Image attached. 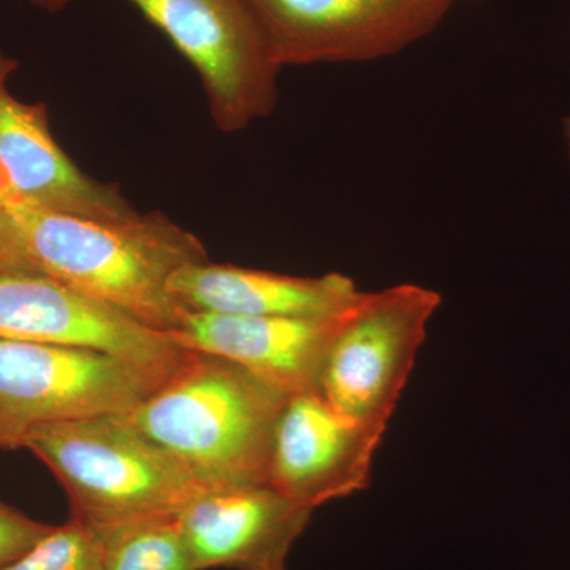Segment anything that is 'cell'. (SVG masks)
I'll return each instance as SVG.
<instances>
[{"label":"cell","instance_id":"9a60e30c","mask_svg":"<svg viewBox=\"0 0 570 570\" xmlns=\"http://www.w3.org/2000/svg\"><path fill=\"white\" fill-rule=\"evenodd\" d=\"M0 570H105L99 542L91 528L71 515L62 527L32 547L28 553Z\"/></svg>","mask_w":570,"mask_h":570},{"label":"cell","instance_id":"6da1fadb","mask_svg":"<svg viewBox=\"0 0 570 570\" xmlns=\"http://www.w3.org/2000/svg\"><path fill=\"white\" fill-rule=\"evenodd\" d=\"M0 204L45 276L159 332L181 325L184 313L168 283L184 266L208 262L193 232L160 213L100 219L51 212L26 204L2 184Z\"/></svg>","mask_w":570,"mask_h":570},{"label":"cell","instance_id":"ba28073f","mask_svg":"<svg viewBox=\"0 0 570 570\" xmlns=\"http://www.w3.org/2000/svg\"><path fill=\"white\" fill-rule=\"evenodd\" d=\"M0 337L104 352L159 387L193 354L170 333L48 276H0Z\"/></svg>","mask_w":570,"mask_h":570},{"label":"cell","instance_id":"277c9868","mask_svg":"<svg viewBox=\"0 0 570 570\" xmlns=\"http://www.w3.org/2000/svg\"><path fill=\"white\" fill-rule=\"evenodd\" d=\"M61 11L75 0H31ZM193 63L217 129L239 132L272 115L277 67L246 0H127Z\"/></svg>","mask_w":570,"mask_h":570},{"label":"cell","instance_id":"3957f363","mask_svg":"<svg viewBox=\"0 0 570 570\" xmlns=\"http://www.w3.org/2000/svg\"><path fill=\"white\" fill-rule=\"evenodd\" d=\"M59 480L88 524L178 515L200 489L190 472L124 414L45 423L22 441Z\"/></svg>","mask_w":570,"mask_h":570},{"label":"cell","instance_id":"5bb4252c","mask_svg":"<svg viewBox=\"0 0 570 570\" xmlns=\"http://www.w3.org/2000/svg\"><path fill=\"white\" fill-rule=\"evenodd\" d=\"M88 527L99 542L105 570H200L176 515Z\"/></svg>","mask_w":570,"mask_h":570},{"label":"cell","instance_id":"9c48e42d","mask_svg":"<svg viewBox=\"0 0 570 570\" xmlns=\"http://www.w3.org/2000/svg\"><path fill=\"white\" fill-rule=\"evenodd\" d=\"M385 431L337 411L321 392L288 396L273 433L268 485L313 510L366 490Z\"/></svg>","mask_w":570,"mask_h":570},{"label":"cell","instance_id":"8fae6325","mask_svg":"<svg viewBox=\"0 0 570 570\" xmlns=\"http://www.w3.org/2000/svg\"><path fill=\"white\" fill-rule=\"evenodd\" d=\"M17 59L0 51V184L26 204L75 216L124 219L137 212L110 184L96 181L56 142L47 108L7 88Z\"/></svg>","mask_w":570,"mask_h":570},{"label":"cell","instance_id":"7c38bea8","mask_svg":"<svg viewBox=\"0 0 570 570\" xmlns=\"http://www.w3.org/2000/svg\"><path fill=\"white\" fill-rule=\"evenodd\" d=\"M346 314L295 318L186 313L170 335L190 351L223 356L246 367L292 396L318 392L326 354Z\"/></svg>","mask_w":570,"mask_h":570},{"label":"cell","instance_id":"7a4b0ae2","mask_svg":"<svg viewBox=\"0 0 570 570\" xmlns=\"http://www.w3.org/2000/svg\"><path fill=\"white\" fill-rule=\"evenodd\" d=\"M288 395L223 356L195 352L124 417L198 485H268L273 433Z\"/></svg>","mask_w":570,"mask_h":570},{"label":"cell","instance_id":"4fadbf2b","mask_svg":"<svg viewBox=\"0 0 570 570\" xmlns=\"http://www.w3.org/2000/svg\"><path fill=\"white\" fill-rule=\"evenodd\" d=\"M168 291L184 314L295 318L343 316L365 294L341 273L291 276L209 261L184 266Z\"/></svg>","mask_w":570,"mask_h":570},{"label":"cell","instance_id":"5b68a950","mask_svg":"<svg viewBox=\"0 0 570 570\" xmlns=\"http://www.w3.org/2000/svg\"><path fill=\"white\" fill-rule=\"evenodd\" d=\"M441 303L419 284L365 292L333 337L321 395L343 414L389 425Z\"/></svg>","mask_w":570,"mask_h":570},{"label":"cell","instance_id":"e0dca14e","mask_svg":"<svg viewBox=\"0 0 570 570\" xmlns=\"http://www.w3.org/2000/svg\"><path fill=\"white\" fill-rule=\"evenodd\" d=\"M0 276H45L33 264L13 217L0 204Z\"/></svg>","mask_w":570,"mask_h":570},{"label":"cell","instance_id":"30bf717a","mask_svg":"<svg viewBox=\"0 0 570 570\" xmlns=\"http://www.w3.org/2000/svg\"><path fill=\"white\" fill-rule=\"evenodd\" d=\"M313 512L269 485L200 487L176 521L200 570H287Z\"/></svg>","mask_w":570,"mask_h":570},{"label":"cell","instance_id":"2e32d148","mask_svg":"<svg viewBox=\"0 0 570 570\" xmlns=\"http://www.w3.org/2000/svg\"><path fill=\"white\" fill-rule=\"evenodd\" d=\"M55 530L0 502V569L28 553Z\"/></svg>","mask_w":570,"mask_h":570},{"label":"cell","instance_id":"52a82bcc","mask_svg":"<svg viewBox=\"0 0 570 570\" xmlns=\"http://www.w3.org/2000/svg\"><path fill=\"white\" fill-rule=\"evenodd\" d=\"M284 67L393 58L441 28L456 0H246Z\"/></svg>","mask_w":570,"mask_h":570},{"label":"cell","instance_id":"ac0fdd59","mask_svg":"<svg viewBox=\"0 0 570 570\" xmlns=\"http://www.w3.org/2000/svg\"><path fill=\"white\" fill-rule=\"evenodd\" d=\"M564 140H566V148H568L569 159H570V116L569 118H566L564 121Z\"/></svg>","mask_w":570,"mask_h":570},{"label":"cell","instance_id":"8992f818","mask_svg":"<svg viewBox=\"0 0 570 570\" xmlns=\"http://www.w3.org/2000/svg\"><path fill=\"white\" fill-rule=\"evenodd\" d=\"M156 389L104 352L0 337V449L22 448L45 423L126 414Z\"/></svg>","mask_w":570,"mask_h":570}]
</instances>
